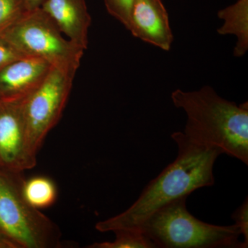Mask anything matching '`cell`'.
Here are the masks:
<instances>
[{"instance_id":"52a82bcc","label":"cell","mask_w":248,"mask_h":248,"mask_svg":"<svg viewBox=\"0 0 248 248\" xmlns=\"http://www.w3.org/2000/svg\"><path fill=\"white\" fill-rule=\"evenodd\" d=\"M127 30L165 51L170 50L174 40L169 14L161 0H134Z\"/></svg>"},{"instance_id":"30bf717a","label":"cell","mask_w":248,"mask_h":248,"mask_svg":"<svg viewBox=\"0 0 248 248\" xmlns=\"http://www.w3.org/2000/svg\"><path fill=\"white\" fill-rule=\"evenodd\" d=\"M41 8L68 40L87 49L91 17L86 0H45Z\"/></svg>"},{"instance_id":"e0dca14e","label":"cell","mask_w":248,"mask_h":248,"mask_svg":"<svg viewBox=\"0 0 248 248\" xmlns=\"http://www.w3.org/2000/svg\"><path fill=\"white\" fill-rule=\"evenodd\" d=\"M24 57L14 46L0 37V69Z\"/></svg>"},{"instance_id":"ac0fdd59","label":"cell","mask_w":248,"mask_h":248,"mask_svg":"<svg viewBox=\"0 0 248 248\" xmlns=\"http://www.w3.org/2000/svg\"><path fill=\"white\" fill-rule=\"evenodd\" d=\"M45 1V0H24L26 7L29 11L40 9Z\"/></svg>"},{"instance_id":"9a60e30c","label":"cell","mask_w":248,"mask_h":248,"mask_svg":"<svg viewBox=\"0 0 248 248\" xmlns=\"http://www.w3.org/2000/svg\"><path fill=\"white\" fill-rule=\"evenodd\" d=\"M134 0H104L108 14L127 29Z\"/></svg>"},{"instance_id":"5bb4252c","label":"cell","mask_w":248,"mask_h":248,"mask_svg":"<svg viewBox=\"0 0 248 248\" xmlns=\"http://www.w3.org/2000/svg\"><path fill=\"white\" fill-rule=\"evenodd\" d=\"M28 11L24 0H0V35Z\"/></svg>"},{"instance_id":"7c38bea8","label":"cell","mask_w":248,"mask_h":248,"mask_svg":"<svg viewBox=\"0 0 248 248\" xmlns=\"http://www.w3.org/2000/svg\"><path fill=\"white\" fill-rule=\"evenodd\" d=\"M22 192L28 203L38 210L51 206L58 197L55 183L43 176L23 181Z\"/></svg>"},{"instance_id":"2e32d148","label":"cell","mask_w":248,"mask_h":248,"mask_svg":"<svg viewBox=\"0 0 248 248\" xmlns=\"http://www.w3.org/2000/svg\"><path fill=\"white\" fill-rule=\"evenodd\" d=\"M234 220L235 224L239 227L241 231V236L244 238L243 244L245 248L248 247V197L244 203L236 209L232 216Z\"/></svg>"},{"instance_id":"7a4b0ae2","label":"cell","mask_w":248,"mask_h":248,"mask_svg":"<svg viewBox=\"0 0 248 248\" xmlns=\"http://www.w3.org/2000/svg\"><path fill=\"white\" fill-rule=\"evenodd\" d=\"M171 99L187 115L186 136L248 164V102L237 105L209 86L193 91L175 90Z\"/></svg>"},{"instance_id":"4fadbf2b","label":"cell","mask_w":248,"mask_h":248,"mask_svg":"<svg viewBox=\"0 0 248 248\" xmlns=\"http://www.w3.org/2000/svg\"><path fill=\"white\" fill-rule=\"evenodd\" d=\"M115 241L94 243L89 248H156L153 241L140 228L118 230L113 232Z\"/></svg>"},{"instance_id":"8fae6325","label":"cell","mask_w":248,"mask_h":248,"mask_svg":"<svg viewBox=\"0 0 248 248\" xmlns=\"http://www.w3.org/2000/svg\"><path fill=\"white\" fill-rule=\"evenodd\" d=\"M218 17L224 21V24L217 32L222 35H236L237 42L234 55L236 58L244 56L248 48V0H238L218 11Z\"/></svg>"},{"instance_id":"9c48e42d","label":"cell","mask_w":248,"mask_h":248,"mask_svg":"<svg viewBox=\"0 0 248 248\" xmlns=\"http://www.w3.org/2000/svg\"><path fill=\"white\" fill-rule=\"evenodd\" d=\"M23 101L0 102V164L17 172L24 170L26 126Z\"/></svg>"},{"instance_id":"6da1fadb","label":"cell","mask_w":248,"mask_h":248,"mask_svg":"<svg viewBox=\"0 0 248 248\" xmlns=\"http://www.w3.org/2000/svg\"><path fill=\"white\" fill-rule=\"evenodd\" d=\"M171 138L178 148L175 160L148 184L125 211L98 222L97 231L139 228L150 215L166 204L215 184L214 166L223 154L221 150L196 143L183 132H175Z\"/></svg>"},{"instance_id":"8992f818","label":"cell","mask_w":248,"mask_h":248,"mask_svg":"<svg viewBox=\"0 0 248 248\" xmlns=\"http://www.w3.org/2000/svg\"><path fill=\"white\" fill-rule=\"evenodd\" d=\"M75 76L53 67L40 86L23 101L26 126L24 170L35 167L46 137L61 118Z\"/></svg>"},{"instance_id":"277c9868","label":"cell","mask_w":248,"mask_h":248,"mask_svg":"<svg viewBox=\"0 0 248 248\" xmlns=\"http://www.w3.org/2000/svg\"><path fill=\"white\" fill-rule=\"evenodd\" d=\"M19 174L12 178L0 172V233L14 248H61L60 228L24 199Z\"/></svg>"},{"instance_id":"ba28073f","label":"cell","mask_w":248,"mask_h":248,"mask_svg":"<svg viewBox=\"0 0 248 248\" xmlns=\"http://www.w3.org/2000/svg\"><path fill=\"white\" fill-rule=\"evenodd\" d=\"M53 66L32 57L16 60L0 69V102H21L37 89Z\"/></svg>"},{"instance_id":"3957f363","label":"cell","mask_w":248,"mask_h":248,"mask_svg":"<svg viewBox=\"0 0 248 248\" xmlns=\"http://www.w3.org/2000/svg\"><path fill=\"white\" fill-rule=\"evenodd\" d=\"M186 200L166 204L139 228L156 248H245L235 223L223 226L200 221L187 210Z\"/></svg>"},{"instance_id":"5b68a950","label":"cell","mask_w":248,"mask_h":248,"mask_svg":"<svg viewBox=\"0 0 248 248\" xmlns=\"http://www.w3.org/2000/svg\"><path fill=\"white\" fill-rule=\"evenodd\" d=\"M0 37L25 57L45 60L76 74L85 50L65 39L42 8L28 11Z\"/></svg>"}]
</instances>
